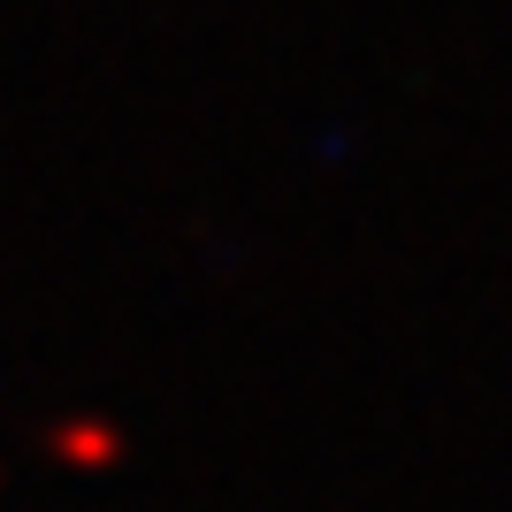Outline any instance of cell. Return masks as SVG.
<instances>
[{"instance_id":"obj_1","label":"cell","mask_w":512,"mask_h":512,"mask_svg":"<svg viewBox=\"0 0 512 512\" xmlns=\"http://www.w3.org/2000/svg\"><path fill=\"white\" fill-rule=\"evenodd\" d=\"M54 451H62V459H77V467H107V459L123 451V436H115V428H100V421H69V428H54Z\"/></svg>"}]
</instances>
